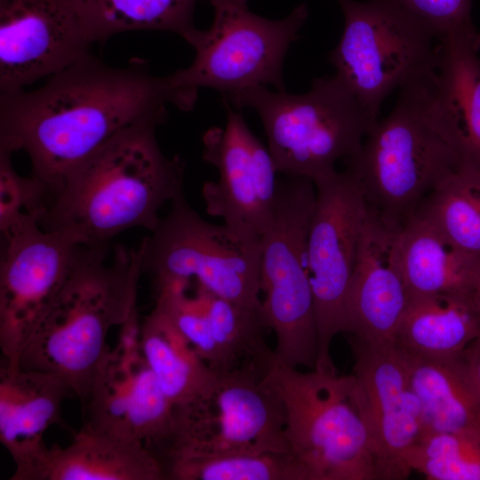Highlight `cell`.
Masks as SVG:
<instances>
[{
	"label": "cell",
	"mask_w": 480,
	"mask_h": 480,
	"mask_svg": "<svg viewBox=\"0 0 480 480\" xmlns=\"http://www.w3.org/2000/svg\"><path fill=\"white\" fill-rule=\"evenodd\" d=\"M348 340L355 358L354 397L371 439L378 478L406 479L412 473L408 457L427 431L406 354L396 343Z\"/></svg>",
	"instance_id": "obj_15"
},
{
	"label": "cell",
	"mask_w": 480,
	"mask_h": 480,
	"mask_svg": "<svg viewBox=\"0 0 480 480\" xmlns=\"http://www.w3.org/2000/svg\"><path fill=\"white\" fill-rule=\"evenodd\" d=\"M141 324L132 316L108 346L83 406L84 425L143 444L154 456L167 437L173 404L161 388L140 348Z\"/></svg>",
	"instance_id": "obj_14"
},
{
	"label": "cell",
	"mask_w": 480,
	"mask_h": 480,
	"mask_svg": "<svg viewBox=\"0 0 480 480\" xmlns=\"http://www.w3.org/2000/svg\"><path fill=\"white\" fill-rule=\"evenodd\" d=\"M222 100L258 113L278 173L313 181L353 157L379 121L336 76L315 78L303 94L254 85Z\"/></svg>",
	"instance_id": "obj_5"
},
{
	"label": "cell",
	"mask_w": 480,
	"mask_h": 480,
	"mask_svg": "<svg viewBox=\"0 0 480 480\" xmlns=\"http://www.w3.org/2000/svg\"><path fill=\"white\" fill-rule=\"evenodd\" d=\"M400 229L368 211L346 298L349 339L395 343L409 300L400 264Z\"/></svg>",
	"instance_id": "obj_18"
},
{
	"label": "cell",
	"mask_w": 480,
	"mask_h": 480,
	"mask_svg": "<svg viewBox=\"0 0 480 480\" xmlns=\"http://www.w3.org/2000/svg\"><path fill=\"white\" fill-rule=\"evenodd\" d=\"M222 101L225 127H211L202 139L203 159L218 172L217 180L203 186L205 209L228 226L261 239L273 218L278 171L243 115Z\"/></svg>",
	"instance_id": "obj_16"
},
{
	"label": "cell",
	"mask_w": 480,
	"mask_h": 480,
	"mask_svg": "<svg viewBox=\"0 0 480 480\" xmlns=\"http://www.w3.org/2000/svg\"><path fill=\"white\" fill-rule=\"evenodd\" d=\"M480 33L448 37L444 42L441 68L457 122L461 150L480 164Z\"/></svg>",
	"instance_id": "obj_27"
},
{
	"label": "cell",
	"mask_w": 480,
	"mask_h": 480,
	"mask_svg": "<svg viewBox=\"0 0 480 480\" xmlns=\"http://www.w3.org/2000/svg\"><path fill=\"white\" fill-rule=\"evenodd\" d=\"M439 39L475 29L472 0H392Z\"/></svg>",
	"instance_id": "obj_32"
},
{
	"label": "cell",
	"mask_w": 480,
	"mask_h": 480,
	"mask_svg": "<svg viewBox=\"0 0 480 480\" xmlns=\"http://www.w3.org/2000/svg\"><path fill=\"white\" fill-rule=\"evenodd\" d=\"M156 127H129L78 164L39 218L40 226L89 247H108L130 228L153 231L164 204L184 194L185 175L182 157L162 151Z\"/></svg>",
	"instance_id": "obj_3"
},
{
	"label": "cell",
	"mask_w": 480,
	"mask_h": 480,
	"mask_svg": "<svg viewBox=\"0 0 480 480\" xmlns=\"http://www.w3.org/2000/svg\"><path fill=\"white\" fill-rule=\"evenodd\" d=\"M80 245L71 272L49 311L22 350L19 367L64 380L82 407L108 348L107 336L137 305L142 248Z\"/></svg>",
	"instance_id": "obj_4"
},
{
	"label": "cell",
	"mask_w": 480,
	"mask_h": 480,
	"mask_svg": "<svg viewBox=\"0 0 480 480\" xmlns=\"http://www.w3.org/2000/svg\"><path fill=\"white\" fill-rule=\"evenodd\" d=\"M0 348L4 364L20 356L66 283L82 245L73 236L44 229L32 214L0 227Z\"/></svg>",
	"instance_id": "obj_13"
},
{
	"label": "cell",
	"mask_w": 480,
	"mask_h": 480,
	"mask_svg": "<svg viewBox=\"0 0 480 480\" xmlns=\"http://www.w3.org/2000/svg\"><path fill=\"white\" fill-rule=\"evenodd\" d=\"M399 257L409 298L473 292L480 259L460 249L421 216H413L400 229Z\"/></svg>",
	"instance_id": "obj_22"
},
{
	"label": "cell",
	"mask_w": 480,
	"mask_h": 480,
	"mask_svg": "<svg viewBox=\"0 0 480 480\" xmlns=\"http://www.w3.org/2000/svg\"><path fill=\"white\" fill-rule=\"evenodd\" d=\"M416 215L480 259V164L465 159L427 198Z\"/></svg>",
	"instance_id": "obj_28"
},
{
	"label": "cell",
	"mask_w": 480,
	"mask_h": 480,
	"mask_svg": "<svg viewBox=\"0 0 480 480\" xmlns=\"http://www.w3.org/2000/svg\"><path fill=\"white\" fill-rule=\"evenodd\" d=\"M164 480H310L305 468L287 452H233L172 460Z\"/></svg>",
	"instance_id": "obj_29"
},
{
	"label": "cell",
	"mask_w": 480,
	"mask_h": 480,
	"mask_svg": "<svg viewBox=\"0 0 480 480\" xmlns=\"http://www.w3.org/2000/svg\"><path fill=\"white\" fill-rule=\"evenodd\" d=\"M203 297L224 372L248 371L266 377L276 357L265 340L261 306L219 297L197 285Z\"/></svg>",
	"instance_id": "obj_26"
},
{
	"label": "cell",
	"mask_w": 480,
	"mask_h": 480,
	"mask_svg": "<svg viewBox=\"0 0 480 480\" xmlns=\"http://www.w3.org/2000/svg\"><path fill=\"white\" fill-rule=\"evenodd\" d=\"M75 397L59 377L42 371L0 368V442L20 468L46 447L44 435L61 421V407ZM14 468V469H15Z\"/></svg>",
	"instance_id": "obj_20"
},
{
	"label": "cell",
	"mask_w": 480,
	"mask_h": 480,
	"mask_svg": "<svg viewBox=\"0 0 480 480\" xmlns=\"http://www.w3.org/2000/svg\"><path fill=\"white\" fill-rule=\"evenodd\" d=\"M214 10L212 26L195 28L183 38L195 51L192 63L172 74L180 85L214 89L222 98L254 85L286 91L285 55L308 17L306 3L285 18L270 20L252 12L248 0H204Z\"/></svg>",
	"instance_id": "obj_11"
},
{
	"label": "cell",
	"mask_w": 480,
	"mask_h": 480,
	"mask_svg": "<svg viewBox=\"0 0 480 480\" xmlns=\"http://www.w3.org/2000/svg\"><path fill=\"white\" fill-rule=\"evenodd\" d=\"M336 1L344 29L330 61L335 76L378 119L389 93L437 65L442 39L392 0Z\"/></svg>",
	"instance_id": "obj_9"
},
{
	"label": "cell",
	"mask_w": 480,
	"mask_h": 480,
	"mask_svg": "<svg viewBox=\"0 0 480 480\" xmlns=\"http://www.w3.org/2000/svg\"><path fill=\"white\" fill-rule=\"evenodd\" d=\"M473 295H474V298L480 308V267H479V269H478V272H477V275H476V281H475V284H474V289H473Z\"/></svg>",
	"instance_id": "obj_34"
},
{
	"label": "cell",
	"mask_w": 480,
	"mask_h": 480,
	"mask_svg": "<svg viewBox=\"0 0 480 480\" xmlns=\"http://www.w3.org/2000/svg\"><path fill=\"white\" fill-rule=\"evenodd\" d=\"M197 92L172 74L153 75L144 60L114 67L92 54L37 89L0 96V149L26 152L47 207L67 176L115 135L162 124L168 104L192 110Z\"/></svg>",
	"instance_id": "obj_1"
},
{
	"label": "cell",
	"mask_w": 480,
	"mask_h": 480,
	"mask_svg": "<svg viewBox=\"0 0 480 480\" xmlns=\"http://www.w3.org/2000/svg\"><path fill=\"white\" fill-rule=\"evenodd\" d=\"M140 348L148 365L173 406L196 396L214 375L156 304L142 319Z\"/></svg>",
	"instance_id": "obj_24"
},
{
	"label": "cell",
	"mask_w": 480,
	"mask_h": 480,
	"mask_svg": "<svg viewBox=\"0 0 480 480\" xmlns=\"http://www.w3.org/2000/svg\"><path fill=\"white\" fill-rule=\"evenodd\" d=\"M316 202L307 238V268L317 331L315 370L336 372L330 348L345 332V304L367 205L354 174L337 169L316 180Z\"/></svg>",
	"instance_id": "obj_12"
},
{
	"label": "cell",
	"mask_w": 480,
	"mask_h": 480,
	"mask_svg": "<svg viewBox=\"0 0 480 480\" xmlns=\"http://www.w3.org/2000/svg\"><path fill=\"white\" fill-rule=\"evenodd\" d=\"M399 89L390 114L377 122L345 164L368 211L402 228L467 158L440 63Z\"/></svg>",
	"instance_id": "obj_2"
},
{
	"label": "cell",
	"mask_w": 480,
	"mask_h": 480,
	"mask_svg": "<svg viewBox=\"0 0 480 480\" xmlns=\"http://www.w3.org/2000/svg\"><path fill=\"white\" fill-rule=\"evenodd\" d=\"M68 0H0V96L92 55Z\"/></svg>",
	"instance_id": "obj_17"
},
{
	"label": "cell",
	"mask_w": 480,
	"mask_h": 480,
	"mask_svg": "<svg viewBox=\"0 0 480 480\" xmlns=\"http://www.w3.org/2000/svg\"><path fill=\"white\" fill-rule=\"evenodd\" d=\"M471 376L480 390V335L462 353Z\"/></svg>",
	"instance_id": "obj_33"
},
{
	"label": "cell",
	"mask_w": 480,
	"mask_h": 480,
	"mask_svg": "<svg viewBox=\"0 0 480 480\" xmlns=\"http://www.w3.org/2000/svg\"><path fill=\"white\" fill-rule=\"evenodd\" d=\"M87 39L94 44L128 31L161 30L184 37L196 27L203 0H68Z\"/></svg>",
	"instance_id": "obj_25"
},
{
	"label": "cell",
	"mask_w": 480,
	"mask_h": 480,
	"mask_svg": "<svg viewBox=\"0 0 480 480\" xmlns=\"http://www.w3.org/2000/svg\"><path fill=\"white\" fill-rule=\"evenodd\" d=\"M265 380L284 405L290 452L310 480H379L351 374L301 372L276 359Z\"/></svg>",
	"instance_id": "obj_6"
},
{
	"label": "cell",
	"mask_w": 480,
	"mask_h": 480,
	"mask_svg": "<svg viewBox=\"0 0 480 480\" xmlns=\"http://www.w3.org/2000/svg\"><path fill=\"white\" fill-rule=\"evenodd\" d=\"M265 378L214 372L196 396L174 406L170 432L155 454L161 469L183 458L290 452L284 405Z\"/></svg>",
	"instance_id": "obj_8"
},
{
	"label": "cell",
	"mask_w": 480,
	"mask_h": 480,
	"mask_svg": "<svg viewBox=\"0 0 480 480\" xmlns=\"http://www.w3.org/2000/svg\"><path fill=\"white\" fill-rule=\"evenodd\" d=\"M141 243L142 270L153 284L196 281L227 300L260 307V238L205 220L184 194Z\"/></svg>",
	"instance_id": "obj_10"
},
{
	"label": "cell",
	"mask_w": 480,
	"mask_h": 480,
	"mask_svg": "<svg viewBox=\"0 0 480 480\" xmlns=\"http://www.w3.org/2000/svg\"><path fill=\"white\" fill-rule=\"evenodd\" d=\"M11 480H164L161 467L141 444L83 425L72 442L46 447Z\"/></svg>",
	"instance_id": "obj_19"
},
{
	"label": "cell",
	"mask_w": 480,
	"mask_h": 480,
	"mask_svg": "<svg viewBox=\"0 0 480 480\" xmlns=\"http://www.w3.org/2000/svg\"><path fill=\"white\" fill-rule=\"evenodd\" d=\"M316 187L304 177L278 180L272 221L260 239L261 314L275 332L276 357L313 370L317 359L315 305L307 268V238Z\"/></svg>",
	"instance_id": "obj_7"
},
{
	"label": "cell",
	"mask_w": 480,
	"mask_h": 480,
	"mask_svg": "<svg viewBox=\"0 0 480 480\" xmlns=\"http://www.w3.org/2000/svg\"><path fill=\"white\" fill-rule=\"evenodd\" d=\"M12 156L0 149V227L24 213L39 220L46 208L43 187L32 176L24 177L16 172Z\"/></svg>",
	"instance_id": "obj_31"
},
{
	"label": "cell",
	"mask_w": 480,
	"mask_h": 480,
	"mask_svg": "<svg viewBox=\"0 0 480 480\" xmlns=\"http://www.w3.org/2000/svg\"><path fill=\"white\" fill-rule=\"evenodd\" d=\"M480 335L473 292L410 297L395 343L408 356L444 359L461 355Z\"/></svg>",
	"instance_id": "obj_21"
},
{
	"label": "cell",
	"mask_w": 480,
	"mask_h": 480,
	"mask_svg": "<svg viewBox=\"0 0 480 480\" xmlns=\"http://www.w3.org/2000/svg\"><path fill=\"white\" fill-rule=\"evenodd\" d=\"M406 356L410 383L422 407L426 433L480 434V390L462 354L444 359Z\"/></svg>",
	"instance_id": "obj_23"
},
{
	"label": "cell",
	"mask_w": 480,
	"mask_h": 480,
	"mask_svg": "<svg viewBox=\"0 0 480 480\" xmlns=\"http://www.w3.org/2000/svg\"><path fill=\"white\" fill-rule=\"evenodd\" d=\"M408 467L429 480H480V434L427 432L412 450Z\"/></svg>",
	"instance_id": "obj_30"
}]
</instances>
